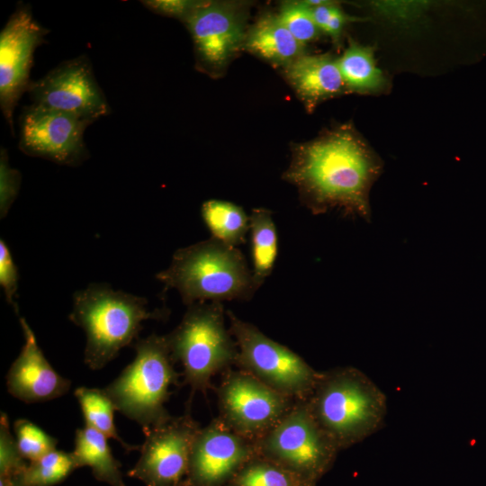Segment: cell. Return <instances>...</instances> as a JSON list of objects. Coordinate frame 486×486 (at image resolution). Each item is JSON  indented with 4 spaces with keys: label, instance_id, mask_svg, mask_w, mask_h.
<instances>
[{
    "label": "cell",
    "instance_id": "d4e9b609",
    "mask_svg": "<svg viewBox=\"0 0 486 486\" xmlns=\"http://www.w3.org/2000/svg\"><path fill=\"white\" fill-rule=\"evenodd\" d=\"M298 477L281 466L256 455L226 486H303Z\"/></svg>",
    "mask_w": 486,
    "mask_h": 486
},
{
    "label": "cell",
    "instance_id": "30bf717a",
    "mask_svg": "<svg viewBox=\"0 0 486 486\" xmlns=\"http://www.w3.org/2000/svg\"><path fill=\"white\" fill-rule=\"evenodd\" d=\"M27 92L34 104L93 122L111 112L86 55L63 61L41 78L32 81Z\"/></svg>",
    "mask_w": 486,
    "mask_h": 486
},
{
    "label": "cell",
    "instance_id": "7c38bea8",
    "mask_svg": "<svg viewBox=\"0 0 486 486\" xmlns=\"http://www.w3.org/2000/svg\"><path fill=\"white\" fill-rule=\"evenodd\" d=\"M93 122L32 104L20 116L18 147L24 154L54 163L76 166L87 157L86 129Z\"/></svg>",
    "mask_w": 486,
    "mask_h": 486
},
{
    "label": "cell",
    "instance_id": "3957f363",
    "mask_svg": "<svg viewBox=\"0 0 486 486\" xmlns=\"http://www.w3.org/2000/svg\"><path fill=\"white\" fill-rule=\"evenodd\" d=\"M157 279L165 290L176 289L188 306L249 300L259 289L242 252L213 238L177 249Z\"/></svg>",
    "mask_w": 486,
    "mask_h": 486
},
{
    "label": "cell",
    "instance_id": "d6a6232c",
    "mask_svg": "<svg viewBox=\"0 0 486 486\" xmlns=\"http://www.w3.org/2000/svg\"><path fill=\"white\" fill-rule=\"evenodd\" d=\"M0 486H25L21 479V475L7 480H0Z\"/></svg>",
    "mask_w": 486,
    "mask_h": 486
},
{
    "label": "cell",
    "instance_id": "4316f807",
    "mask_svg": "<svg viewBox=\"0 0 486 486\" xmlns=\"http://www.w3.org/2000/svg\"><path fill=\"white\" fill-rule=\"evenodd\" d=\"M277 16L290 33L304 46L320 34V30L313 20L310 7L304 1L284 3Z\"/></svg>",
    "mask_w": 486,
    "mask_h": 486
},
{
    "label": "cell",
    "instance_id": "f546056e",
    "mask_svg": "<svg viewBox=\"0 0 486 486\" xmlns=\"http://www.w3.org/2000/svg\"><path fill=\"white\" fill-rule=\"evenodd\" d=\"M19 274L12 254L3 238L0 240V284L6 301L17 311L14 296L18 289Z\"/></svg>",
    "mask_w": 486,
    "mask_h": 486
},
{
    "label": "cell",
    "instance_id": "836d02e7",
    "mask_svg": "<svg viewBox=\"0 0 486 486\" xmlns=\"http://www.w3.org/2000/svg\"><path fill=\"white\" fill-rule=\"evenodd\" d=\"M303 486H316L315 484H305Z\"/></svg>",
    "mask_w": 486,
    "mask_h": 486
},
{
    "label": "cell",
    "instance_id": "2e32d148",
    "mask_svg": "<svg viewBox=\"0 0 486 486\" xmlns=\"http://www.w3.org/2000/svg\"><path fill=\"white\" fill-rule=\"evenodd\" d=\"M20 324L24 344L6 374L9 393L26 403L63 396L70 388V381L59 375L46 359L25 319L20 318Z\"/></svg>",
    "mask_w": 486,
    "mask_h": 486
},
{
    "label": "cell",
    "instance_id": "44dd1931",
    "mask_svg": "<svg viewBox=\"0 0 486 486\" xmlns=\"http://www.w3.org/2000/svg\"><path fill=\"white\" fill-rule=\"evenodd\" d=\"M254 280L260 287L272 274L278 255V235L271 211L255 208L249 215Z\"/></svg>",
    "mask_w": 486,
    "mask_h": 486
},
{
    "label": "cell",
    "instance_id": "9a60e30c",
    "mask_svg": "<svg viewBox=\"0 0 486 486\" xmlns=\"http://www.w3.org/2000/svg\"><path fill=\"white\" fill-rule=\"evenodd\" d=\"M256 455L254 441L214 420L194 438L187 486H224Z\"/></svg>",
    "mask_w": 486,
    "mask_h": 486
},
{
    "label": "cell",
    "instance_id": "8992f818",
    "mask_svg": "<svg viewBox=\"0 0 486 486\" xmlns=\"http://www.w3.org/2000/svg\"><path fill=\"white\" fill-rule=\"evenodd\" d=\"M166 337L173 360L182 364L194 390H206L215 374L236 362L238 348L225 326L221 302L188 306L180 324Z\"/></svg>",
    "mask_w": 486,
    "mask_h": 486
},
{
    "label": "cell",
    "instance_id": "ffe728a7",
    "mask_svg": "<svg viewBox=\"0 0 486 486\" xmlns=\"http://www.w3.org/2000/svg\"><path fill=\"white\" fill-rule=\"evenodd\" d=\"M107 440L104 434L88 426L77 428L72 454L77 466L90 467L97 480L111 486H124L121 464L113 457Z\"/></svg>",
    "mask_w": 486,
    "mask_h": 486
},
{
    "label": "cell",
    "instance_id": "277c9868",
    "mask_svg": "<svg viewBox=\"0 0 486 486\" xmlns=\"http://www.w3.org/2000/svg\"><path fill=\"white\" fill-rule=\"evenodd\" d=\"M163 310H148L145 298L90 284L75 292L69 320L86 335L84 362L99 370L138 337L146 320H160Z\"/></svg>",
    "mask_w": 486,
    "mask_h": 486
},
{
    "label": "cell",
    "instance_id": "7402d4cb",
    "mask_svg": "<svg viewBox=\"0 0 486 486\" xmlns=\"http://www.w3.org/2000/svg\"><path fill=\"white\" fill-rule=\"evenodd\" d=\"M202 217L212 238L231 247L246 240L249 215L240 206L221 200H209L202 205Z\"/></svg>",
    "mask_w": 486,
    "mask_h": 486
},
{
    "label": "cell",
    "instance_id": "9c48e42d",
    "mask_svg": "<svg viewBox=\"0 0 486 486\" xmlns=\"http://www.w3.org/2000/svg\"><path fill=\"white\" fill-rule=\"evenodd\" d=\"M48 33L25 4L17 6L0 32V107L13 135L14 109L32 82L34 52Z\"/></svg>",
    "mask_w": 486,
    "mask_h": 486
},
{
    "label": "cell",
    "instance_id": "7a4b0ae2",
    "mask_svg": "<svg viewBox=\"0 0 486 486\" xmlns=\"http://www.w3.org/2000/svg\"><path fill=\"white\" fill-rule=\"evenodd\" d=\"M304 400L318 425L338 450L378 431L388 410L382 391L354 367L320 374Z\"/></svg>",
    "mask_w": 486,
    "mask_h": 486
},
{
    "label": "cell",
    "instance_id": "6da1fadb",
    "mask_svg": "<svg viewBox=\"0 0 486 486\" xmlns=\"http://www.w3.org/2000/svg\"><path fill=\"white\" fill-rule=\"evenodd\" d=\"M382 171L380 159L347 126L297 145L283 177L298 188L313 214L339 209L369 221V193Z\"/></svg>",
    "mask_w": 486,
    "mask_h": 486
},
{
    "label": "cell",
    "instance_id": "8fae6325",
    "mask_svg": "<svg viewBox=\"0 0 486 486\" xmlns=\"http://www.w3.org/2000/svg\"><path fill=\"white\" fill-rule=\"evenodd\" d=\"M245 22L241 4L200 1L184 22L192 36L197 68L220 75L244 45Z\"/></svg>",
    "mask_w": 486,
    "mask_h": 486
},
{
    "label": "cell",
    "instance_id": "4fadbf2b",
    "mask_svg": "<svg viewBox=\"0 0 486 486\" xmlns=\"http://www.w3.org/2000/svg\"><path fill=\"white\" fill-rule=\"evenodd\" d=\"M219 399L222 421L252 440L274 427L292 406L291 398L245 371L226 377Z\"/></svg>",
    "mask_w": 486,
    "mask_h": 486
},
{
    "label": "cell",
    "instance_id": "e0dca14e",
    "mask_svg": "<svg viewBox=\"0 0 486 486\" xmlns=\"http://www.w3.org/2000/svg\"><path fill=\"white\" fill-rule=\"evenodd\" d=\"M284 68L286 80L309 111L346 90L337 59L329 54H303Z\"/></svg>",
    "mask_w": 486,
    "mask_h": 486
},
{
    "label": "cell",
    "instance_id": "d6986e66",
    "mask_svg": "<svg viewBox=\"0 0 486 486\" xmlns=\"http://www.w3.org/2000/svg\"><path fill=\"white\" fill-rule=\"evenodd\" d=\"M337 62L346 90L374 94L386 89L388 81L376 64L373 48L349 40Z\"/></svg>",
    "mask_w": 486,
    "mask_h": 486
},
{
    "label": "cell",
    "instance_id": "83f0119b",
    "mask_svg": "<svg viewBox=\"0 0 486 486\" xmlns=\"http://www.w3.org/2000/svg\"><path fill=\"white\" fill-rule=\"evenodd\" d=\"M28 465L19 452L15 437L10 431L7 415L1 412L0 418V474L2 480L21 475Z\"/></svg>",
    "mask_w": 486,
    "mask_h": 486
},
{
    "label": "cell",
    "instance_id": "484cf974",
    "mask_svg": "<svg viewBox=\"0 0 486 486\" xmlns=\"http://www.w3.org/2000/svg\"><path fill=\"white\" fill-rule=\"evenodd\" d=\"M14 432L20 454L31 462L56 449L58 440L28 419L15 420Z\"/></svg>",
    "mask_w": 486,
    "mask_h": 486
},
{
    "label": "cell",
    "instance_id": "5b68a950",
    "mask_svg": "<svg viewBox=\"0 0 486 486\" xmlns=\"http://www.w3.org/2000/svg\"><path fill=\"white\" fill-rule=\"evenodd\" d=\"M134 348L133 361L104 390L116 410L146 432L170 418L165 403L177 373L166 336L152 334L137 340Z\"/></svg>",
    "mask_w": 486,
    "mask_h": 486
},
{
    "label": "cell",
    "instance_id": "52a82bcc",
    "mask_svg": "<svg viewBox=\"0 0 486 486\" xmlns=\"http://www.w3.org/2000/svg\"><path fill=\"white\" fill-rule=\"evenodd\" d=\"M254 441L256 455L315 484L333 465L339 451L301 400L268 431Z\"/></svg>",
    "mask_w": 486,
    "mask_h": 486
},
{
    "label": "cell",
    "instance_id": "ac0fdd59",
    "mask_svg": "<svg viewBox=\"0 0 486 486\" xmlns=\"http://www.w3.org/2000/svg\"><path fill=\"white\" fill-rule=\"evenodd\" d=\"M243 47L275 66L285 67L303 55L304 45L284 27L277 15L265 14L247 32Z\"/></svg>",
    "mask_w": 486,
    "mask_h": 486
},
{
    "label": "cell",
    "instance_id": "5bb4252c",
    "mask_svg": "<svg viewBox=\"0 0 486 486\" xmlns=\"http://www.w3.org/2000/svg\"><path fill=\"white\" fill-rule=\"evenodd\" d=\"M189 416L169 418L144 432L140 456L129 476L146 486H180L187 476L192 446L199 431Z\"/></svg>",
    "mask_w": 486,
    "mask_h": 486
},
{
    "label": "cell",
    "instance_id": "f1b7e54d",
    "mask_svg": "<svg viewBox=\"0 0 486 486\" xmlns=\"http://www.w3.org/2000/svg\"><path fill=\"white\" fill-rule=\"evenodd\" d=\"M20 172L9 164L5 148L0 152V213L4 217L17 197L21 185Z\"/></svg>",
    "mask_w": 486,
    "mask_h": 486
},
{
    "label": "cell",
    "instance_id": "603a6c76",
    "mask_svg": "<svg viewBox=\"0 0 486 486\" xmlns=\"http://www.w3.org/2000/svg\"><path fill=\"white\" fill-rule=\"evenodd\" d=\"M74 394L80 405L86 426L116 440L127 451L139 448L127 444L119 436L113 417L116 408L104 389L83 386L76 389Z\"/></svg>",
    "mask_w": 486,
    "mask_h": 486
},
{
    "label": "cell",
    "instance_id": "cb8c5ba5",
    "mask_svg": "<svg viewBox=\"0 0 486 486\" xmlns=\"http://www.w3.org/2000/svg\"><path fill=\"white\" fill-rule=\"evenodd\" d=\"M77 467L72 453L55 449L32 461L21 474V479L25 486H53Z\"/></svg>",
    "mask_w": 486,
    "mask_h": 486
},
{
    "label": "cell",
    "instance_id": "ba28073f",
    "mask_svg": "<svg viewBox=\"0 0 486 486\" xmlns=\"http://www.w3.org/2000/svg\"><path fill=\"white\" fill-rule=\"evenodd\" d=\"M230 331L238 348L236 362L243 370L278 392L305 400L320 374L285 346L228 310Z\"/></svg>",
    "mask_w": 486,
    "mask_h": 486
},
{
    "label": "cell",
    "instance_id": "1f68e13d",
    "mask_svg": "<svg viewBox=\"0 0 486 486\" xmlns=\"http://www.w3.org/2000/svg\"><path fill=\"white\" fill-rule=\"evenodd\" d=\"M354 20H356L354 17L345 14L334 4L322 32L327 33L335 42H338L346 24Z\"/></svg>",
    "mask_w": 486,
    "mask_h": 486
},
{
    "label": "cell",
    "instance_id": "4dcf8cb0",
    "mask_svg": "<svg viewBox=\"0 0 486 486\" xmlns=\"http://www.w3.org/2000/svg\"><path fill=\"white\" fill-rule=\"evenodd\" d=\"M200 1L194 0H147L141 4L148 10L165 16L180 20L183 23Z\"/></svg>",
    "mask_w": 486,
    "mask_h": 486
}]
</instances>
